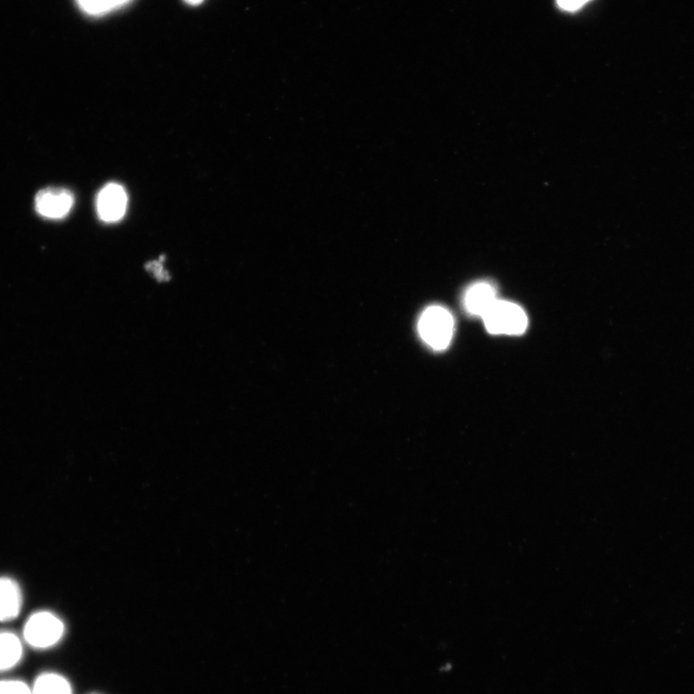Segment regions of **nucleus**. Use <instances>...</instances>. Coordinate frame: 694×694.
<instances>
[{"mask_svg":"<svg viewBox=\"0 0 694 694\" xmlns=\"http://www.w3.org/2000/svg\"><path fill=\"white\" fill-rule=\"evenodd\" d=\"M497 300L496 286L487 281L477 282L467 290L464 308L467 313L482 318Z\"/></svg>","mask_w":694,"mask_h":694,"instance_id":"obj_6","label":"nucleus"},{"mask_svg":"<svg viewBox=\"0 0 694 694\" xmlns=\"http://www.w3.org/2000/svg\"><path fill=\"white\" fill-rule=\"evenodd\" d=\"M165 255H160L159 260L149 262L145 265V269L152 275L159 283H166L171 280V275L165 268Z\"/></svg>","mask_w":694,"mask_h":694,"instance_id":"obj_11","label":"nucleus"},{"mask_svg":"<svg viewBox=\"0 0 694 694\" xmlns=\"http://www.w3.org/2000/svg\"><path fill=\"white\" fill-rule=\"evenodd\" d=\"M418 331L421 340L432 350L442 352L447 349L454 337V316L442 306H430L421 313Z\"/></svg>","mask_w":694,"mask_h":694,"instance_id":"obj_1","label":"nucleus"},{"mask_svg":"<svg viewBox=\"0 0 694 694\" xmlns=\"http://www.w3.org/2000/svg\"><path fill=\"white\" fill-rule=\"evenodd\" d=\"M186 2L190 5H198L201 3L204 2V0H186Z\"/></svg>","mask_w":694,"mask_h":694,"instance_id":"obj_14","label":"nucleus"},{"mask_svg":"<svg viewBox=\"0 0 694 694\" xmlns=\"http://www.w3.org/2000/svg\"><path fill=\"white\" fill-rule=\"evenodd\" d=\"M128 207L125 188L118 184L102 188L97 198L98 216L103 222L114 223L123 218Z\"/></svg>","mask_w":694,"mask_h":694,"instance_id":"obj_5","label":"nucleus"},{"mask_svg":"<svg viewBox=\"0 0 694 694\" xmlns=\"http://www.w3.org/2000/svg\"><path fill=\"white\" fill-rule=\"evenodd\" d=\"M0 694H33V689L21 680H0Z\"/></svg>","mask_w":694,"mask_h":694,"instance_id":"obj_12","label":"nucleus"},{"mask_svg":"<svg viewBox=\"0 0 694 694\" xmlns=\"http://www.w3.org/2000/svg\"><path fill=\"white\" fill-rule=\"evenodd\" d=\"M23 656L22 640L11 631H0V672L16 668Z\"/></svg>","mask_w":694,"mask_h":694,"instance_id":"obj_8","label":"nucleus"},{"mask_svg":"<svg viewBox=\"0 0 694 694\" xmlns=\"http://www.w3.org/2000/svg\"><path fill=\"white\" fill-rule=\"evenodd\" d=\"M74 204L72 192L64 188H46L36 195L35 208L37 213L49 219L66 217Z\"/></svg>","mask_w":694,"mask_h":694,"instance_id":"obj_4","label":"nucleus"},{"mask_svg":"<svg viewBox=\"0 0 694 694\" xmlns=\"http://www.w3.org/2000/svg\"><path fill=\"white\" fill-rule=\"evenodd\" d=\"M65 625L51 612H38L30 616L24 628V641L38 651L55 646L63 640Z\"/></svg>","mask_w":694,"mask_h":694,"instance_id":"obj_3","label":"nucleus"},{"mask_svg":"<svg viewBox=\"0 0 694 694\" xmlns=\"http://www.w3.org/2000/svg\"><path fill=\"white\" fill-rule=\"evenodd\" d=\"M77 2L85 13L99 16L125 5L130 0H77Z\"/></svg>","mask_w":694,"mask_h":694,"instance_id":"obj_10","label":"nucleus"},{"mask_svg":"<svg viewBox=\"0 0 694 694\" xmlns=\"http://www.w3.org/2000/svg\"><path fill=\"white\" fill-rule=\"evenodd\" d=\"M590 0H557V5L564 10L575 11L583 7Z\"/></svg>","mask_w":694,"mask_h":694,"instance_id":"obj_13","label":"nucleus"},{"mask_svg":"<svg viewBox=\"0 0 694 694\" xmlns=\"http://www.w3.org/2000/svg\"><path fill=\"white\" fill-rule=\"evenodd\" d=\"M23 606L19 584L9 578H0V622L14 620Z\"/></svg>","mask_w":694,"mask_h":694,"instance_id":"obj_7","label":"nucleus"},{"mask_svg":"<svg viewBox=\"0 0 694 694\" xmlns=\"http://www.w3.org/2000/svg\"><path fill=\"white\" fill-rule=\"evenodd\" d=\"M33 694H72L67 679L54 672L40 674L32 687Z\"/></svg>","mask_w":694,"mask_h":694,"instance_id":"obj_9","label":"nucleus"},{"mask_svg":"<svg viewBox=\"0 0 694 694\" xmlns=\"http://www.w3.org/2000/svg\"><path fill=\"white\" fill-rule=\"evenodd\" d=\"M486 328L494 335L519 336L527 327L525 311L512 302L497 299L482 316Z\"/></svg>","mask_w":694,"mask_h":694,"instance_id":"obj_2","label":"nucleus"}]
</instances>
